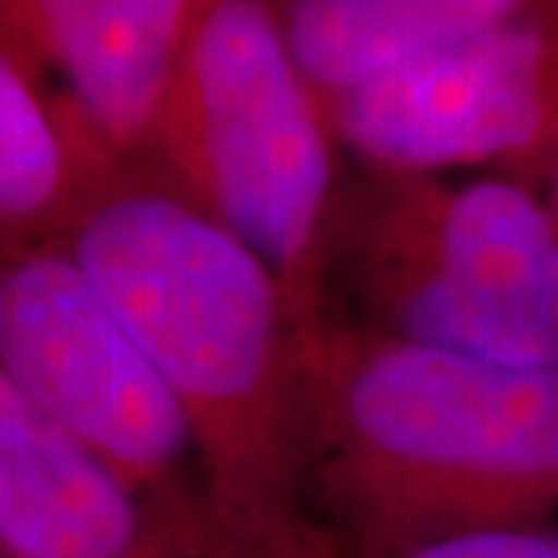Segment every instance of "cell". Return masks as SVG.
<instances>
[{"instance_id": "6da1fadb", "label": "cell", "mask_w": 558, "mask_h": 558, "mask_svg": "<svg viewBox=\"0 0 558 558\" xmlns=\"http://www.w3.org/2000/svg\"><path fill=\"white\" fill-rule=\"evenodd\" d=\"M62 240L171 388L215 558H341L312 500L308 333L276 279L128 167L102 174Z\"/></svg>"}, {"instance_id": "7a4b0ae2", "label": "cell", "mask_w": 558, "mask_h": 558, "mask_svg": "<svg viewBox=\"0 0 558 558\" xmlns=\"http://www.w3.org/2000/svg\"><path fill=\"white\" fill-rule=\"evenodd\" d=\"M312 500L341 558L558 519V366L319 319L305 341Z\"/></svg>"}, {"instance_id": "3957f363", "label": "cell", "mask_w": 558, "mask_h": 558, "mask_svg": "<svg viewBox=\"0 0 558 558\" xmlns=\"http://www.w3.org/2000/svg\"><path fill=\"white\" fill-rule=\"evenodd\" d=\"M327 109L290 59L265 0H199L178 84L142 174L160 182L283 290L301 330L323 319L341 204Z\"/></svg>"}, {"instance_id": "277c9868", "label": "cell", "mask_w": 558, "mask_h": 558, "mask_svg": "<svg viewBox=\"0 0 558 558\" xmlns=\"http://www.w3.org/2000/svg\"><path fill=\"white\" fill-rule=\"evenodd\" d=\"M0 377L135 489L196 558H215L171 388L65 240L0 251Z\"/></svg>"}, {"instance_id": "5b68a950", "label": "cell", "mask_w": 558, "mask_h": 558, "mask_svg": "<svg viewBox=\"0 0 558 558\" xmlns=\"http://www.w3.org/2000/svg\"><path fill=\"white\" fill-rule=\"evenodd\" d=\"M323 109L366 174L486 171L541 193L558 160V0H526L483 37Z\"/></svg>"}, {"instance_id": "8992f818", "label": "cell", "mask_w": 558, "mask_h": 558, "mask_svg": "<svg viewBox=\"0 0 558 558\" xmlns=\"http://www.w3.org/2000/svg\"><path fill=\"white\" fill-rule=\"evenodd\" d=\"M199 0H0V44L109 167L142 171Z\"/></svg>"}, {"instance_id": "52a82bcc", "label": "cell", "mask_w": 558, "mask_h": 558, "mask_svg": "<svg viewBox=\"0 0 558 558\" xmlns=\"http://www.w3.org/2000/svg\"><path fill=\"white\" fill-rule=\"evenodd\" d=\"M333 236L417 258L558 338V218L537 189L366 174L341 189Z\"/></svg>"}, {"instance_id": "ba28073f", "label": "cell", "mask_w": 558, "mask_h": 558, "mask_svg": "<svg viewBox=\"0 0 558 558\" xmlns=\"http://www.w3.org/2000/svg\"><path fill=\"white\" fill-rule=\"evenodd\" d=\"M4 558H196L128 483L0 377Z\"/></svg>"}, {"instance_id": "9c48e42d", "label": "cell", "mask_w": 558, "mask_h": 558, "mask_svg": "<svg viewBox=\"0 0 558 558\" xmlns=\"http://www.w3.org/2000/svg\"><path fill=\"white\" fill-rule=\"evenodd\" d=\"M526 0H287L279 33L319 106L392 81L519 15Z\"/></svg>"}, {"instance_id": "30bf717a", "label": "cell", "mask_w": 558, "mask_h": 558, "mask_svg": "<svg viewBox=\"0 0 558 558\" xmlns=\"http://www.w3.org/2000/svg\"><path fill=\"white\" fill-rule=\"evenodd\" d=\"M109 171L0 44V251L62 240Z\"/></svg>"}, {"instance_id": "8fae6325", "label": "cell", "mask_w": 558, "mask_h": 558, "mask_svg": "<svg viewBox=\"0 0 558 558\" xmlns=\"http://www.w3.org/2000/svg\"><path fill=\"white\" fill-rule=\"evenodd\" d=\"M360 558H558V519L432 533Z\"/></svg>"}, {"instance_id": "7c38bea8", "label": "cell", "mask_w": 558, "mask_h": 558, "mask_svg": "<svg viewBox=\"0 0 558 558\" xmlns=\"http://www.w3.org/2000/svg\"><path fill=\"white\" fill-rule=\"evenodd\" d=\"M541 193H544V199H548V207L555 210V218H558V160L551 163V171H548V178H544Z\"/></svg>"}, {"instance_id": "4fadbf2b", "label": "cell", "mask_w": 558, "mask_h": 558, "mask_svg": "<svg viewBox=\"0 0 558 558\" xmlns=\"http://www.w3.org/2000/svg\"><path fill=\"white\" fill-rule=\"evenodd\" d=\"M0 558H4V551H0Z\"/></svg>"}]
</instances>
